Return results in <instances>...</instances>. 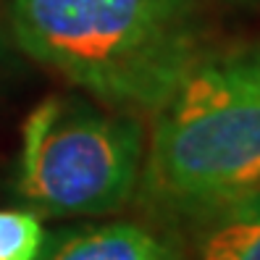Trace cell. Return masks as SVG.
I'll use <instances>...</instances> for the list:
<instances>
[{"instance_id": "1", "label": "cell", "mask_w": 260, "mask_h": 260, "mask_svg": "<svg viewBox=\"0 0 260 260\" xmlns=\"http://www.w3.org/2000/svg\"><path fill=\"white\" fill-rule=\"evenodd\" d=\"M37 63L111 108L155 113L205 48L194 0H11Z\"/></svg>"}, {"instance_id": "2", "label": "cell", "mask_w": 260, "mask_h": 260, "mask_svg": "<svg viewBox=\"0 0 260 260\" xmlns=\"http://www.w3.org/2000/svg\"><path fill=\"white\" fill-rule=\"evenodd\" d=\"M174 221L260 192V45L205 50L152 113L140 189Z\"/></svg>"}, {"instance_id": "3", "label": "cell", "mask_w": 260, "mask_h": 260, "mask_svg": "<svg viewBox=\"0 0 260 260\" xmlns=\"http://www.w3.org/2000/svg\"><path fill=\"white\" fill-rule=\"evenodd\" d=\"M147 134L137 113L53 95L21 126L16 197L40 218L118 213L140 189Z\"/></svg>"}, {"instance_id": "4", "label": "cell", "mask_w": 260, "mask_h": 260, "mask_svg": "<svg viewBox=\"0 0 260 260\" xmlns=\"http://www.w3.org/2000/svg\"><path fill=\"white\" fill-rule=\"evenodd\" d=\"M37 260H181V244L137 221L76 223L45 234Z\"/></svg>"}, {"instance_id": "5", "label": "cell", "mask_w": 260, "mask_h": 260, "mask_svg": "<svg viewBox=\"0 0 260 260\" xmlns=\"http://www.w3.org/2000/svg\"><path fill=\"white\" fill-rule=\"evenodd\" d=\"M181 260H260V192L189 221Z\"/></svg>"}, {"instance_id": "6", "label": "cell", "mask_w": 260, "mask_h": 260, "mask_svg": "<svg viewBox=\"0 0 260 260\" xmlns=\"http://www.w3.org/2000/svg\"><path fill=\"white\" fill-rule=\"evenodd\" d=\"M45 242L40 216L32 210H0V260H37Z\"/></svg>"}]
</instances>
